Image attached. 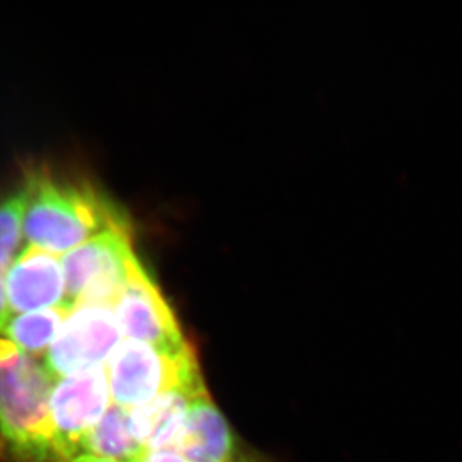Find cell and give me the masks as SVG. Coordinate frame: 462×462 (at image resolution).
Here are the masks:
<instances>
[{
	"label": "cell",
	"instance_id": "cell-10",
	"mask_svg": "<svg viewBox=\"0 0 462 462\" xmlns=\"http://www.w3.org/2000/svg\"><path fill=\"white\" fill-rule=\"evenodd\" d=\"M206 384L171 389L129 411L132 431L147 452L171 448L177 440L193 402L207 397Z\"/></svg>",
	"mask_w": 462,
	"mask_h": 462
},
{
	"label": "cell",
	"instance_id": "cell-16",
	"mask_svg": "<svg viewBox=\"0 0 462 462\" xmlns=\"http://www.w3.org/2000/svg\"><path fill=\"white\" fill-rule=\"evenodd\" d=\"M70 462H113V461H108V459H104V458H97V457H93V455L81 454V455H79V457H75V458L72 459V461H70Z\"/></svg>",
	"mask_w": 462,
	"mask_h": 462
},
{
	"label": "cell",
	"instance_id": "cell-7",
	"mask_svg": "<svg viewBox=\"0 0 462 462\" xmlns=\"http://www.w3.org/2000/svg\"><path fill=\"white\" fill-rule=\"evenodd\" d=\"M114 311L127 340L168 350L181 349L189 345L174 310L138 257L129 266L126 284Z\"/></svg>",
	"mask_w": 462,
	"mask_h": 462
},
{
	"label": "cell",
	"instance_id": "cell-11",
	"mask_svg": "<svg viewBox=\"0 0 462 462\" xmlns=\"http://www.w3.org/2000/svg\"><path fill=\"white\" fill-rule=\"evenodd\" d=\"M81 452L113 462H138L147 449L132 431L131 416L125 407L113 402L97 427L81 441Z\"/></svg>",
	"mask_w": 462,
	"mask_h": 462
},
{
	"label": "cell",
	"instance_id": "cell-12",
	"mask_svg": "<svg viewBox=\"0 0 462 462\" xmlns=\"http://www.w3.org/2000/svg\"><path fill=\"white\" fill-rule=\"evenodd\" d=\"M72 310L65 307L22 313L11 318L5 334L24 354L40 355L51 347Z\"/></svg>",
	"mask_w": 462,
	"mask_h": 462
},
{
	"label": "cell",
	"instance_id": "cell-6",
	"mask_svg": "<svg viewBox=\"0 0 462 462\" xmlns=\"http://www.w3.org/2000/svg\"><path fill=\"white\" fill-rule=\"evenodd\" d=\"M108 371L105 365L61 379L54 384L51 418L54 443L60 458L70 462L81 452V441L109 407Z\"/></svg>",
	"mask_w": 462,
	"mask_h": 462
},
{
	"label": "cell",
	"instance_id": "cell-8",
	"mask_svg": "<svg viewBox=\"0 0 462 462\" xmlns=\"http://www.w3.org/2000/svg\"><path fill=\"white\" fill-rule=\"evenodd\" d=\"M9 309L17 313L66 307V282L56 254L27 245L5 279Z\"/></svg>",
	"mask_w": 462,
	"mask_h": 462
},
{
	"label": "cell",
	"instance_id": "cell-1",
	"mask_svg": "<svg viewBox=\"0 0 462 462\" xmlns=\"http://www.w3.org/2000/svg\"><path fill=\"white\" fill-rule=\"evenodd\" d=\"M27 190L24 236L36 249L59 254L84 245L104 232H131V223L114 202L90 184L32 171Z\"/></svg>",
	"mask_w": 462,
	"mask_h": 462
},
{
	"label": "cell",
	"instance_id": "cell-14",
	"mask_svg": "<svg viewBox=\"0 0 462 462\" xmlns=\"http://www.w3.org/2000/svg\"><path fill=\"white\" fill-rule=\"evenodd\" d=\"M138 462H186L174 448L161 450H150Z\"/></svg>",
	"mask_w": 462,
	"mask_h": 462
},
{
	"label": "cell",
	"instance_id": "cell-2",
	"mask_svg": "<svg viewBox=\"0 0 462 462\" xmlns=\"http://www.w3.org/2000/svg\"><path fill=\"white\" fill-rule=\"evenodd\" d=\"M52 391L44 364L0 338V436L22 462H65L54 443Z\"/></svg>",
	"mask_w": 462,
	"mask_h": 462
},
{
	"label": "cell",
	"instance_id": "cell-5",
	"mask_svg": "<svg viewBox=\"0 0 462 462\" xmlns=\"http://www.w3.org/2000/svg\"><path fill=\"white\" fill-rule=\"evenodd\" d=\"M122 329L111 307L79 304L70 311L45 355V370L54 382L104 365L120 345Z\"/></svg>",
	"mask_w": 462,
	"mask_h": 462
},
{
	"label": "cell",
	"instance_id": "cell-9",
	"mask_svg": "<svg viewBox=\"0 0 462 462\" xmlns=\"http://www.w3.org/2000/svg\"><path fill=\"white\" fill-rule=\"evenodd\" d=\"M171 448L186 462H263L245 452L226 418L208 395L193 402Z\"/></svg>",
	"mask_w": 462,
	"mask_h": 462
},
{
	"label": "cell",
	"instance_id": "cell-4",
	"mask_svg": "<svg viewBox=\"0 0 462 462\" xmlns=\"http://www.w3.org/2000/svg\"><path fill=\"white\" fill-rule=\"evenodd\" d=\"M136 254L131 232L108 231L70 250L61 259L66 307L95 304L114 309L126 284Z\"/></svg>",
	"mask_w": 462,
	"mask_h": 462
},
{
	"label": "cell",
	"instance_id": "cell-3",
	"mask_svg": "<svg viewBox=\"0 0 462 462\" xmlns=\"http://www.w3.org/2000/svg\"><path fill=\"white\" fill-rule=\"evenodd\" d=\"M106 371L111 398L125 409L141 406L171 389L204 383L190 345L168 350L125 340L109 356Z\"/></svg>",
	"mask_w": 462,
	"mask_h": 462
},
{
	"label": "cell",
	"instance_id": "cell-13",
	"mask_svg": "<svg viewBox=\"0 0 462 462\" xmlns=\"http://www.w3.org/2000/svg\"><path fill=\"white\" fill-rule=\"evenodd\" d=\"M27 190L24 183L0 199V271L9 266L23 252V225L26 213Z\"/></svg>",
	"mask_w": 462,
	"mask_h": 462
},
{
	"label": "cell",
	"instance_id": "cell-15",
	"mask_svg": "<svg viewBox=\"0 0 462 462\" xmlns=\"http://www.w3.org/2000/svg\"><path fill=\"white\" fill-rule=\"evenodd\" d=\"M5 279H6V273L0 271V334L5 332L9 320H11V309H9L8 297H6Z\"/></svg>",
	"mask_w": 462,
	"mask_h": 462
}]
</instances>
